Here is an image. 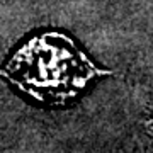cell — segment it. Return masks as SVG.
<instances>
[{
    "label": "cell",
    "mask_w": 153,
    "mask_h": 153,
    "mask_svg": "<svg viewBox=\"0 0 153 153\" xmlns=\"http://www.w3.org/2000/svg\"><path fill=\"white\" fill-rule=\"evenodd\" d=\"M36 71L21 73L22 82L27 87L56 90L63 88L65 95L70 90L80 88L94 75V65H90L85 56L70 43L68 39L56 41V36L36 38L22 48L14 60V70Z\"/></svg>",
    "instance_id": "1"
}]
</instances>
